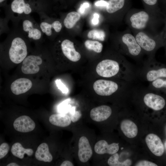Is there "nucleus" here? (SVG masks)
Segmentation results:
<instances>
[{
    "label": "nucleus",
    "mask_w": 166,
    "mask_h": 166,
    "mask_svg": "<svg viewBox=\"0 0 166 166\" xmlns=\"http://www.w3.org/2000/svg\"><path fill=\"white\" fill-rule=\"evenodd\" d=\"M50 7V2L46 0H11L4 8L5 16L3 19L8 23L11 20L14 26H18L23 18L33 13L48 14Z\"/></svg>",
    "instance_id": "obj_1"
},
{
    "label": "nucleus",
    "mask_w": 166,
    "mask_h": 166,
    "mask_svg": "<svg viewBox=\"0 0 166 166\" xmlns=\"http://www.w3.org/2000/svg\"><path fill=\"white\" fill-rule=\"evenodd\" d=\"M30 42L18 26H14L3 43L8 47V56L11 61L16 64L22 62L27 56Z\"/></svg>",
    "instance_id": "obj_2"
},
{
    "label": "nucleus",
    "mask_w": 166,
    "mask_h": 166,
    "mask_svg": "<svg viewBox=\"0 0 166 166\" xmlns=\"http://www.w3.org/2000/svg\"><path fill=\"white\" fill-rule=\"evenodd\" d=\"M127 14V24L132 31H144L154 33L156 15L145 9H130Z\"/></svg>",
    "instance_id": "obj_3"
},
{
    "label": "nucleus",
    "mask_w": 166,
    "mask_h": 166,
    "mask_svg": "<svg viewBox=\"0 0 166 166\" xmlns=\"http://www.w3.org/2000/svg\"><path fill=\"white\" fill-rule=\"evenodd\" d=\"M21 21L22 25L20 28L21 31L30 42L37 43L42 42L44 35L39 23L30 15L24 17Z\"/></svg>",
    "instance_id": "obj_4"
},
{
    "label": "nucleus",
    "mask_w": 166,
    "mask_h": 166,
    "mask_svg": "<svg viewBox=\"0 0 166 166\" xmlns=\"http://www.w3.org/2000/svg\"><path fill=\"white\" fill-rule=\"evenodd\" d=\"M38 14L40 19L39 24L42 32L48 39L53 40L56 34L61 32L63 26L62 22L50 17L45 12Z\"/></svg>",
    "instance_id": "obj_5"
},
{
    "label": "nucleus",
    "mask_w": 166,
    "mask_h": 166,
    "mask_svg": "<svg viewBox=\"0 0 166 166\" xmlns=\"http://www.w3.org/2000/svg\"><path fill=\"white\" fill-rule=\"evenodd\" d=\"M136 41L144 53L152 57V53L157 48L158 43L154 33L144 31H132Z\"/></svg>",
    "instance_id": "obj_6"
},
{
    "label": "nucleus",
    "mask_w": 166,
    "mask_h": 166,
    "mask_svg": "<svg viewBox=\"0 0 166 166\" xmlns=\"http://www.w3.org/2000/svg\"><path fill=\"white\" fill-rule=\"evenodd\" d=\"M129 29L122 35L121 41L125 53L134 58H139L144 53L137 42L135 38L129 31Z\"/></svg>",
    "instance_id": "obj_7"
},
{
    "label": "nucleus",
    "mask_w": 166,
    "mask_h": 166,
    "mask_svg": "<svg viewBox=\"0 0 166 166\" xmlns=\"http://www.w3.org/2000/svg\"><path fill=\"white\" fill-rule=\"evenodd\" d=\"M120 69V65L118 61L112 59H106L97 64L96 71L101 77L109 78L117 75Z\"/></svg>",
    "instance_id": "obj_8"
},
{
    "label": "nucleus",
    "mask_w": 166,
    "mask_h": 166,
    "mask_svg": "<svg viewBox=\"0 0 166 166\" xmlns=\"http://www.w3.org/2000/svg\"><path fill=\"white\" fill-rule=\"evenodd\" d=\"M141 72V77L145 81L152 82L159 78H166V68H156L153 66L149 57Z\"/></svg>",
    "instance_id": "obj_9"
},
{
    "label": "nucleus",
    "mask_w": 166,
    "mask_h": 166,
    "mask_svg": "<svg viewBox=\"0 0 166 166\" xmlns=\"http://www.w3.org/2000/svg\"><path fill=\"white\" fill-rule=\"evenodd\" d=\"M43 62L42 54H33L27 56L22 61L21 70L25 74H34L40 70L39 65Z\"/></svg>",
    "instance_id": "obj_10"
},
{
    "label": "nucleus",
    "mask_w": 166,
    "mask_h": 166,
    "mask_svg": "<svg viewBox=\"0 0 166 166\" xmlns=\"http://www.w3.org/2000/svg\"><path fill=\"white\" fill-rule=\"evenodd\" d=\"M93 88L96 93L99 95L109 96L117 91L119 86L113 81L100 79L94 82Z\"/></svg>",
    "instance_id": "obj_11"
},
{
    "label": "nucleus",
    "mask_w": 166,
    "mask_h": 166,
    "mask_svg": "<svg viewBox=\"0 0 166 166\" xmlns=\"http://www.w3.org/2000/svg\"><path fill=\"white\" fill-rule=\"evenodd\" d=\"M57 42L60 45V47L64 56L69 61L77 62L81 58L80 53L77 52L74 48V43L69 39L61 38Z\"/></svg>",
    "instance_id": "obj_12"
},
{
    "label": "nucleus",
    "mask_w": 166,
    "mask_h": 166,
    "mask_svg": "<svg viewBox=\"0 0 166 166\" xmlns=\"http://www.w3.org/2000/svg\"><path fill=\"white\" fill-rule=\"evenodd\" d=\"M143 100L147 106L155 111L161 110L165 105V101L164 98L152 92L145 93Z\"/></svg>",
    "instance_id": "obj_13"
},
{
    "label": "nucleus",
    "mask_w": 166,
    "mask_h": 166,
    "mask_svg": "<svg viewBox=\"0 0 166 166\" xmlns=\"http://www.w3.org/2000/svg\"><path fill=\"white\" fill-rule=\"evenodd\" d=\"M145 140L148 147L153 154L158 156L163 155L164 151V146L158 136L150 133L146 136Z\"/></svg>",
    "instance_id": "obj_14"
},
{
    "label": "nucleus",
    "mask_w": 166,
    "mask_h": 166,
    "mask_svg": "<svg viewBox=\"0 0 166 166\" xmlns=\"http://www.w3.org/2000/svg\"><path fill=\"white\" fill-rule=\"evenodd\" d=\"M78 156L82 163L87 162L92 157L93 151L88 138L83 136L80 137L78 143Z\"/></svg>",
    "instance_id": "obj_15"
},
{
    "label": "nucleus",
    "mask_w": 166,
    "mask_h": 166,
    "mask_svg": "<svg viewBox=\"0 0 166 166\" xmlns=\"http://www.w3.org/2000/svg\"><path fill=\"white\" fill-rule=\"evenodd\" d=\"M13 126L16 131L22 132H27L33 130L35 127L34 121L29 117L23 115L16 119Z\"/></svg>",
    "instance_id": "obj_16"
},
{
    "label": "nucleus",
    "mask_w": 166,
    "mask_h": 166,
    "mask_svg": "<svg viewBox=\"0 0 166 166\" xmlns=\"http://www.w3.org/2000/svg\"><path fill=\"white\" fill-rule=\"evenodd\" d=\"M112 113L110 107L107 105H102L92 109L90 111V116L93 121L101 122L109 118Z\"/></svg>",
    "instance_id": "obj_17"
},
{
    "label": "nucleus",
    "mask_w": 166,
    "mask_h": 166,
    "mask_svg": "<svg viewBox=\"0 0 166 166\" xmlns=\"http://www.w3.org/2000/svg\"><path fill=\"white\" fill-rule=\"evenodd\" d=\"M118 143H112L110 144L105 140H101L95 144L94 150L95 152L98 154L107 153L113 155L117 152L119 149Z\"/></svg>",
    "instance_id": "obj_18"
},
{
    "label": "nucleus",
    "mask_w": 166,
    "mask_h": 166,
    "mask_svg": "<svg viewBox=\"0 0 166 166\" xmlns=\"http://www.w3.org/2000/svg\"><path fill=\"white\" fill-rule=\"evenodd\" d=\"M32 86V82L29 79L20 78L12 82L10 89L14 94L18 95L27 92L31 89Z\"/></svg>",
    "instance_id": "obj_19"
},
{
    "label": "nucleus",
    "mask_w": 166,
    "mask_h": 166,
    "mask_svg": "<svg viewBox=\"0 0 166 166\" xmlns=\"http://www.w3.org/2000/svg\"><path fill=\"white\" fill-rule=\"evenodd\" d=\"M121 129L124 134L128 138H133L136 136L138 128L136 124L132 121L128 119L122 121L120 125Z\"/></svg>",
    "instance_id": "obj_20"
},
{
    "label": "nucleus",
    "mask_w": 166,
    "mask_h": 166,
    "mask_svg": "<svg viewBox=\"0 0 166 166\" xmlns=\"http://www.w3.org/2000/svg\"><path fill=\"white\" fill-rule=\"evenodd\" d=\"M49 121L54 125L62 127L68 126L71 122L70 116L65 114H52L50 116Z\"/></svg>",
    "instance_id": "obj_21"
},
{
    "label": "nucleus",
    "mask_w": 166,
    "mask_h": 166,
    "mask_svg": "<svg viewBox=\"0 0 166 166\" xmlns=\"http://www.w3.org/2000/svg\"><path fill=\"white\" fill-rule=\"evenodd\" d=\"M36 158L39 161L49 162L53 160V156L50 153L48 144L45 143L40 144L35 152Z\"/></svg>",
    "instance_id": "obj_22"
},
{
    "label": "nucleus",
    "mask_w": 166,
    "mask_h": 166,
    "mask_svg": "<svg viewBox=\"0 0 166 166\" xmlns=\"http://www.w3.org/2000/svg\"><path fill=\"white\" fill-rule=\"evenodd\" d=\"M11 152L13 155L21 159L24 158L25 154L30 156L33 153V150L31 148H25L22 144L18 142L15 143L12 145Z\"/></svg>",
    "instance_id": "obj_23"
},
{
    "label": "nucleus",
    "mask_w": 166,
    "mask_h": 166,
    "mask_svg": "<svg viewBox=\"0 0 166 166\" xmlns=\"http://www.w3.org/2000/svg\"><path fill=\"white\" fill-rule=\"evenodd\" d=\"M106 7L107 12L109 14H114L122 9L125 6L129 0H109Z\"/></svg>",
    "instance_id": "obj_24"
},
{
    "label": "nucleus",
    "mask_w": 166,
    "mask_h": 166,
    "mask_svg": "<svg viewBox=\"0 0 166 166\" xmlns=\"http://www.w3.org/2000/svg\"><path fill=\"white\" fill-rule=\"evenodd\" d=\"M81 18L80 13L72 11L68 13L63 20V24L66 28L70 29L73 28Z\"/></svg>",
    "instance_id": "obj_25"
},
{
    "label": "nucleus",
    "mask_w": 166,
    "mask_h": 166,
    "mask_svg": "<svg viewBox=\"0 0 166 166\" xmlns=\"http://www.w3.org/2000/svg\"><path fill=\"white\" fill-rule=\"evenodd\" d=\"M119 154L116 153L112 155L108 159L107 163L110 166H129L132 162L129 159H127L123 162L119 161Z\"/></svg>",
    "instance_id": "obj_26"
},
{
    "label": "nucleus",
    "mask_w": 166,
    "mask_h": 166,
    "mask_svg": "<svg viewBox=\"0 0 166 166\" xmlns=\"http://www.w3.org/2000/svg\"><path fill=\"white\" fill-rule=\"evenodd\" d=\"M84 45L87 49L92 50L97 53H101L102 50V44L97 41L87 40L85 42Z\"/></svg>",
    "instance_id": "obj_27"
},
{
    "label": "nucleus",
    "mask_w": 166,
    "mask_h": 166,
    "mask_svg": "<svg viewBox=\"0 0 166 166\" xmlns=\"http://www.w3.org/2000/svg\"><path fill=\"white\" fill-rule=\"evenodd\" d=\"M105 34V32L102 30L94 29L90 31L88 33L87 37L90 39L104 41Z\"/></svg>",
    "instance_id": "obj_28"
},
{
    "label": "nucleus",
    "mask_w": 166,
    "mask_h": 166,
    "mask_svg": "<svg viewBox=\"0 0 166 166\" xmlns=\"http://www.w3.org/2000/svg\"><path fill=\"white\" fill-rule=\"evenodd\" d=\"M144 4L145 10L151 13L157 15V11L155 7L157 4V0H142Z\"/></svg>",
    "instance_id": "obj_29"
},
{
    "label": "nucleus",
    "mask_w": 166,
    "mask_h": 166,
    "mask_svg": "<svg viewBox=\"0 0 166 166\" xmlns=\"http://www.w3.org/2000/svg\"><path fill=\"white\" fill-rule=\"evenodd\" d=\"M166 87V79L158 78L151 82L149 85V89L153 90L155 89H159L163 87Z\"/></svg>",
    "instance_id": "obj_30"
},
{
    "label": "nucleus",
    "mask_w": 166,
    "mask_h": 166,
    "mask_svg": "<svg viewBox=\"0 0 166 166\" xmlns=\"http://www.w3.org/2000/svg\"><path fill=\"white\" fill-rule=\"evenodd\" d=\"M9 149L8 144L3 143L0 146V159L3 158L8 153Z\"/></svg>",
    "instance_id": "obj_31"
},
{
    "label": "nucleus",
    "mask_w": 166,
    "mask_h": 166,
    "mask_svg": "<svg viewBox=\"0 0 166 166\" xmlns=\"http://www.w3.org/2000/svg\"><path fill=\"white\" fill-rule=\"evenodd\" d=\"M73 111L71 110L70 113V117L71 120L73 123H75L77 121L81 118V114L80 112L78 111Z\"/></svg>",
    "instance_id": "obj_32"
},
{
    "label": "nucleus",
    "mask_w": 166,
    "mask_h": 166,
    "mask_svg": "<svg viewBox=\"0 0 166 166\" xmlns=\"http://www.w3.org/2000/svg\"><path fill=\"white\" fill-rule=\"evenodd\" d=\"M10 31L8 23L4 22L2 18H0V35L3 33H9Z\"/></svg>",
    "instance_id": "obj_33"
},
{
    "label": "nucleus",
    "mask_w": 166,
    "mask_h": 166,
    "mask_svg": "<svg viewBox=\"0 0 166 166\" xmlns=\"http://www.w3.org/2000/svg\"><path fill=\"white\" fill-rule=\"evenodd\" d=\"M56 83L58 89L60 90L62 93H67L68 92V89L65 85L59 79H57L55 81Z\"/></svg>",
    "instance_id": "obj_34"
},
{
    "label": "nucleus",
    "mask_w": 166,
    "mask_h": 166,
    "mask_svg": "<svg viewBox=\"0 0 166 166\" xmlns=\"http://www.w3.org/2000/svg\"><path fill=\"white\" fill-rule=\"evenodd\" d=\"M136 166H157V165L146 160H140L135 165Z\"/></svg>",
    "instance_id": "obj_35"
},
{
    "label": "nucleus",
    "mask_w": 166,
    "mask_h": 166,
    "mask_svg": "<svg viewBox=\"0 0 166 166\" xmlns=\"http://www.w3.org/2000/svg\"><path fill=\"white\" fill-rule=\"evenodd\" d=\"M89 4L88 2H85L83 3L80 6L78 10L79 12L81 14H84L85 9L89 7Z\"/></svg>",
    "instance_id": "obj_36"
},
{
    "label": "nucleus",
    "mask_w": 166,
    "mask_h": 166,
    "mask_svg": "<svg viewBox=\"0 0 166 166\" xmlns=\"http://www.w3.org/2000/svg\"><path fill=\"white\" fill-rule=\"evenodd\" d=\"M108 2L103 0H101L96 2L95 5L97 6L105 7L107 5Z\"/></svg>",
    "instance_id": "obj_37"
},
{
    "label": "nucleus",
    "mask_w": 166,
    "mask_h": 166,
    "mask_svg": "<svg viewBox=\"0 0 166 166\" xmlns=\"http://www.w3.org/2000/svg\"><path fill=\"white\" fill-rule=\"evenodd\" d=\"M93 16V17L92 20V23L94 25H97L99 22V15L97 13H95L94 14Z\"/></svg>",
    "instance_id": "obj_38"
},
{
    "label": "nucleus",
    "mask_w": 166,
    "mask_h": 166,
    "mask_svg": "<svg viewBox=\"0 0 166 166\" xmlns=\"http://www.w3.org/2000/svg\"><path fill=\"white\" fill-rule=\"evenodd\" d=\"M61 166H73V164L69 160H65L63 161L60 165Z\"/></svg>",
    "instance_id": "obj_39"
},
{
    "label": "nucleus",
    "mask_w": 166,
    "mask_h": 166,
    "mask_svg": "<svg viewBox=\"0 0 166 166\" xmlns=\"http://www.w3.org/2000/svg\"><path fill=\"white\" fill-rule=\"evenodd\" d=\"M7 0H0V4L1 7L4 8L7 5L6 1Z\"/></svg>",
    "instance_id": "obj_40"
},
{
    "label": "nucleus",
    "mask_w": 166,
    "mask_h": 166,
    "mask_svg": "<svg viewBox=\"0 0 166 166\" xmlns=\"http://www.w3.org/2000/svg\"><path fill=\"white\" fill-rule=\"evenodd\" d=\"M19 166L18 164L14 162L11 163L8 165H7V166Z\"/></svg>",
    "instance_id": "obj_41"
},
{
    "label": "nucleus",
    "mask_w": 166,
    "mask_h": 166,
    "mask_svg": "<svg viewBox=\"0 0 166 166\" xmlns=\"http://www.w3.org/2000/svg\"><path fill=\"white\" fill-rule=\"evenodd\" d=\"M47 0V1H48L50 2L49 0Z\"/></svg>",
    "instance_id": "obj_42"
},
{
    "label": "nucleus",
    "mask_w": 166,
    "mask_h": 166,
    "mask_svg": "<svg viewBox=\"0 0 166 166\" xmlns=\"http://www.w3.org/2000/svg\"><path fill=\"white\" fill-rule=\"evenodd\" d=\"M165 144H166V142Z\"/></svg>",
    "instance_id": "obj_43"
}]
</instances>
